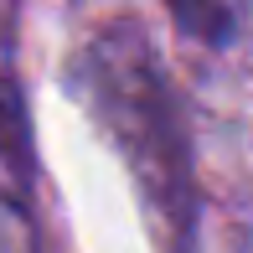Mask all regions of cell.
Instances as JSON below:
<instances>
[{
    "instance_id": "cell-2",
    "label": "cell",
    "mask_w": 253,
    "mask_h": 253,
    "mask_svg": "<svg viewBox=\"0 0 253 253\" xmlns=\"http://www.w3.org/2000/svg\"><path fill=\"white\" fill-rule=\"evenodd\" d=\"M10 134H16V119H10V98L0 93V155L10 150Z\"/></svg>"
},
{
    "instance_id": "cell-1",
    "label": "cell",
    "mask_w": 253,
    "mask_h": 253,
    "mask_svg": "<svg viewBox=\"0 0 253 253\" xmlns=\"http://www.w3.org/2000/svg\"><path fill=\"white\" fill-rule=\"evenodd\" d=\"M170 16H176V26H186L197 42L222 47V42L233 37V26L243 21V10H227V5H176Z\"/></svg>"
}]
</instances>
